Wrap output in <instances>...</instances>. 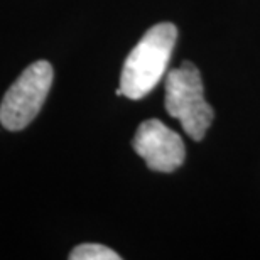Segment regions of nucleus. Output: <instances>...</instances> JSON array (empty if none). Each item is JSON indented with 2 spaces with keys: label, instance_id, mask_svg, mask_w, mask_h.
<instances>
[{
  "label": "nucleus",
  "instance_id": "obj_1",
  "mask_svg": "<svg viewBox=\"0 0 260 260\" xmlns=\"http://www.w3.org/2000/svg\"><path fill=\"white\" fill-rule=\"evenodd\" d=\"M178 29L171 22L150 27L130 51L120 75V90L130 100H140L154 90L166 75Z\"/></svg>",
  "mask_w": 260,
  "mask_h": 260
},
{
  "label": "nucleus",
  "instance_id": "obj_2",
  "mask_svg": "<svg viewBox=\"0 0 260 260\" xmlns=\"http://www.w3.org/2000/svg\"><path fill=\"white\" fill-rule=\"evenodd\" d=\"M166 110L178 118L183 130L193 140H201L213 122V108L205 100L200 70L189 61L166 76Z\"/></svg>",
  "mask_w": 260,
  "mask_h": 260
},
{
  "label": "nucleus",
  "instance_id": "obj_3",
  "mask_svg": "<svg viewBox=\"0 0 260 260\" xmlns=\"http://www.w3.org/2000/svg\"><path fill=\"white\" fill-rule=\"evenodd\" d=\"M53 66L36 61L20 73L0 103V123L12 132L22 130L34 120L53 85Z\"/></svg>",
  "mask_w": 260,
  "mask_h": 260
},
{
  "label": "nucleus",
  "instance_id": "obj_4",
  "mask_svg": "<svg viewBox=\"0 0 260 260\" xmlns=\"http://www.w3.org/2000/svg\"><path fill=\"white\" fill-rule=\"evenodd\" d=\"M132 145L135 152L145 160L147 168L159 173H173L186 157L181 135L166 127L157 118L140 123Z\"/></svg>",
  "mask_w": 260,
  "mask_h": 260
},
{
  "label": "nucleus",
  "instance_id": "obj_5",
  "mask_svg": "<svg viewBox=\"0 0 260 260\" xmlns=\"http://www.w3.org/2000/svg\"><path fill=\"white\" fill-rule=\"evenodd\" d=\"M71 260H120V255L100 243H83L71 250Z\"/></svg>",
  "mask_w": 260,
  "mask_h": 260
}]
</instances>
